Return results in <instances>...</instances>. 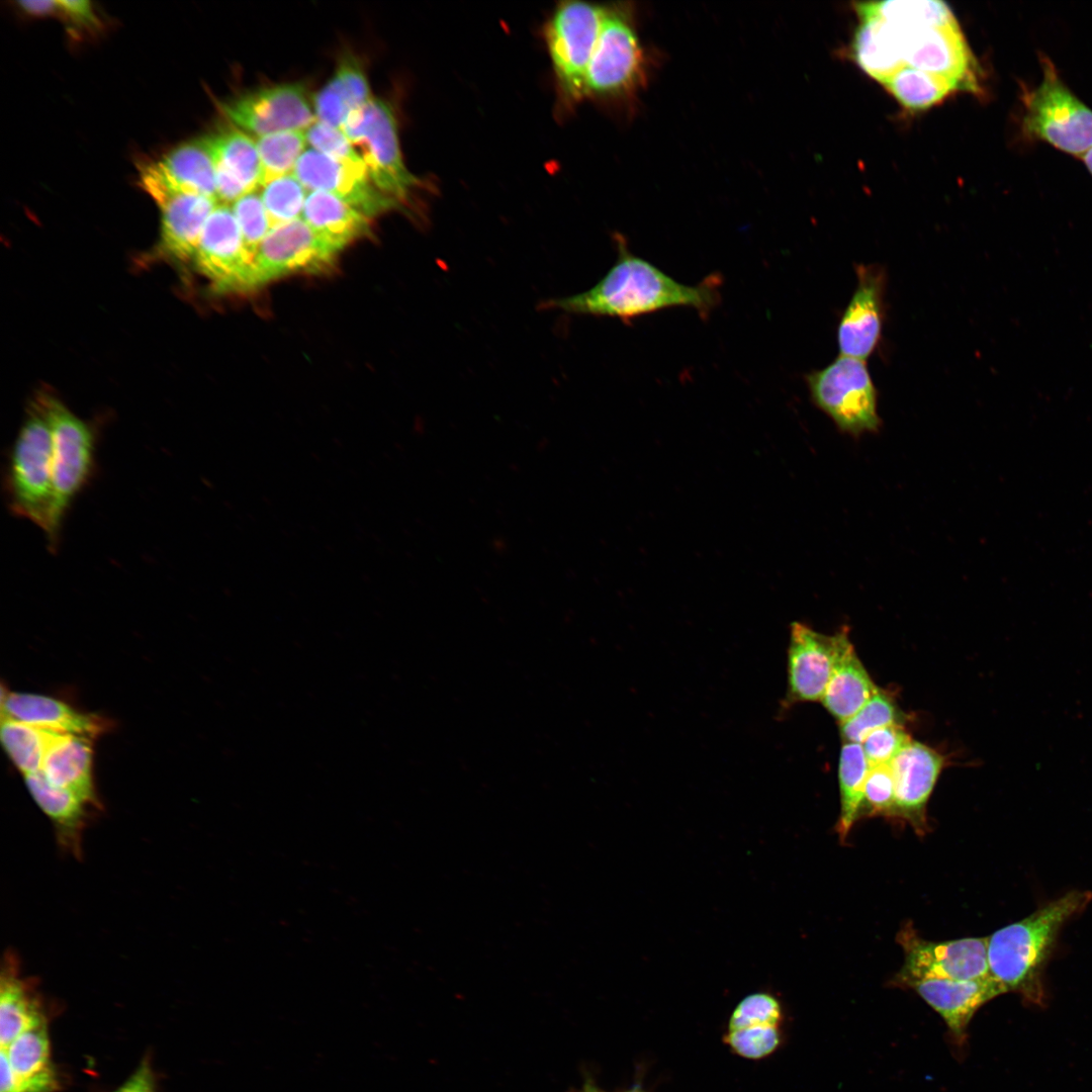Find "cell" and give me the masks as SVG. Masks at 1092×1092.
<instances>
[{"mask_svg": "<svg viewBox=\"0 0 1092 1092\" xmlns=\"http://www.w3.org/2000/svg\"><path fill=\"white\" fill-rule=\"evenodd\" d=\"M271 229L301 217L306 189L294 175L276 178L260 193Z\"/></svg>", "mask_w": 1092, "mask_h": 1092, "instance_id": "d590c367", "label": "cell"}, {"mask_svg": "<svg viewBox=\"0 0 1092 1092\" xmlns=\"http://www.w3.org/2000/svg\"><path fill=\"white\" fill-rule=\"evenodd\" d=\"M860 20L853 38V56L868 75L883 83L905 66L900 31L878 17Z\"/></svg>", "mask_w": 1092, "mask_h": 1092, "instance_id": "83f0119b", "label": "cell"}, {"mask_svg": "<svg viewBox=\"0 0 1092 1092\" xmlns=\"http://www.w3.org/2000/svg\"><path fill=\"white\" fill-rule=\"evenodd\" d=\"M156 165L173 188L217 200L215 167L205 138L179 145Z\"/></svg>", "mask_w": 1092, "mask_h": 1092, "instance_id": "f1b7e54d", "label": "cell"}, {"mask_svg": "<svg viewBox=\"0 0 1092 1092\" xmlns=\"http://www.w3.org/2000/svg\"><path fill=\"white\" fill-rule=\"evenodd\" d=\"M899 942L905 950V962L897 978L902 985L927 978L977 980L990 976L988 937L937 942L924 940L913 930L905 929L899 934Z\"/></svg>", "mask_w": 1092, "mask_h": 1092, "instance_id": "4fadbf2b", "label": "cell"}, {"mask_svg": "<svg viewBox=\"0 0 1092 1092\" xmlns=\"http://www.w3.org/2000/svg\"><path fill=\"white\" fill-rule=\"evenodd\" d=\"M869 767L861 744L844 742L838 764L840 815L836 825L841 841L846 839L862 808Z\"/></svg>", "mask_w": 1092, "mask_h": 1092, "instance_id": "4dcf8cb0", "label": "cell"}, {"mask_svg": "<svg viewBox=\"0 0 1092 1092\" xmlns=\"http://www.w3.org/2000/svg\"><path fill=\"white\" fill-rule=\"evenodd\" d=\"M217 291H248L255 286L250 259L232 207L219 203L209 215L193 260Z\"/></svg>", "mask_w": 1092, "mask_h": 1092, "instance_id": "7c38bea8", "label": "cell"}, {"mask_svg": "<svg viewBox=\"0 0 1092 1092\" xmlns=\"http://www.w3.org/2000/svg\"><path fill=\"white\" fill-rule=\"evenodd\" d=\"M52 433L53 510L50 550L57 549L66 513L88 483L95 464V434L55 396L41 394Z\"/></svg>", "mask_w": 1092, "mask_h": 1092, "instance_id": "8992f818", "label": "cell"}, {"mask_svg": "<svg viewBox=\"0 0 1092 1092\" xmlns=\"http://www.w3.org/2000/svg\"><path fill=\"white\" fill-rule=\"evenodd\" d=\"M859 17L881 18L901 29L943 26L957 22L952 12L941 1L889 0L859 3Z\"/></svg>", "mask_w": 1092, "mask_h": 1092, "instance_id": "f546056e", "label": "cell"}, {"mask_svg": "<svg viewBox=\"0 0 1092 1092\" xmlns=\"http://www.w3.org/2000/svg\"><path fill=\"white\" fill-rule=\"evenodd\" d=\"M1091 898L1088 891L1069 892L988 937L989 974L1005 993L1017 992L1033 1004L1043 1002L1041 976L1057 935Z\"/></svg>", "mask_w": 1092, "mask_h": 1092, "instance_id": "7a4b0ae2", "label": "cell"}, {"mask_svg": "<svg viewBox=\"0 0 1092 1092\" xmlns=\"http://www.w3.org/2000/svg\"><path fill=\"white\" fill-rule=\"evenodd\" d=\"M342 131L361 157L375 186L401 206L407 204L422 187V180L404 164L391 106L372 97L350 113Z\"/></svg>", "mask_w": 1092, "mask_h": 1092, "instance_id": "5b68a950", "label": "cell"}, {"mask_svg": "<svg viewBox=\"0 0 1092 1092\" xmlns=\"http://www.w3.org/2000/svg\"><path fill=\"white\" fill-rule=\"evenodd\" d=\"M841 632L825 635L793 622L788 648L785 706L821 701L830 679Z\"/></svg>", "mask_w": 1092, "mask_h": 1092, "instance_id": "2e32d148", "label": "cell"}, {"mask_svg": "<svg viewBox=\"0 0 1092 1092\" xmlns=\"http://www.w3.org/2000/svg\"><path fill=\"white\" fill-rule=\"evenodd\" d=\"M617 259L589 289L551 298L541 308L567 314L615 317L629 324L653 312L691 308L703 320L721 301L722 277L711 274L697 284L675 280L648 260L633 254L622 236H615Z\"/></svg>", "mask_w": 1092, "mask_h": 1092, "instance_id": "6da1fadb", "label": "cell"}, {"mask_svg": "<svg viewBox=\"0 0 1092 1092\" xmlns=\"http://www.w3.org/2000/svg\"><path fill=\"white\" fill-rule=\"evenodd\" d=\"M1081 158L1092 175V148H1090Z\"/></svg>", "mask_w": 1092, "mask_h": 1092, "instance_id": "f907efd6", "label": "cell"}, {"mask_svg": "<svg viewBox=\"0 0 1092 1092\" xmlns=\"http://www.w3.org/2000/svg\"><path fill=\"white\" fill-rule=\"evenodd\" d=\"M301 218L317 234L343 250L370 233L371 217L325 191H308Z\"/></svg>", "mask_w": 1092, "mask_h": 1092, "instance_id": "4316f807", "label": "cell"}, {"mask_svg": "<svg viewBox=\"0 0 1092 1092\" xmlns=\"http://www.w3.org/2000/svg\"><path fill=\"white\" fill-rule=\"evenodd\" d=\"M805 381L813 403L841 432L858 437L880 429L877 390L863 360L840 355L825 368L806 374Z\"/></svg>", "mask_w": 1092, "mask_h": 1092, "instance_id": "ba28073f", "label": "cell"}, {"mask_svg": "<svg viewBox=\"0 0 1092 1092\" xmlns=\"http://www.w3.org/2000/svg\"><path fill=\"white\" fill-rule=\"evenodd\" d=\"M153 199L161 210V250L180 262L193 260L203 228L217 200L175 189H166Z\"/></svg>", "mask_w": 1092, "mask_h": 1092, "instance_id": "ffe728a7", "label": "cell"}, {"mask_svg": "<svg viewBox=\"0 0 1092 1092\" xmlns=\"http://www.w3.org/2000/svg\"><path fill=\"white\" fill-rule=\"evenodd\" d=\"M901 724H891L872 731L860 743L869 766L890 764L911 741Z\"/></svg>", "mask_w": 1092, "mask_h": 1092, "instance_id": "ab89813d", "label": "cell"}, {"mask_svg": "<svg viewBox=\"0 0 1092 1092\" xmlns=\"http://www.w3.org/2000/svg\"><path fill=\"white\" fill-rule=\"evenodd\" d=\"M630 1092H640L639 1089L632 1090Z\"/></svg>", "mask_w": 1092, "mask_h": 1092, "instance_id": "f5cc1de1", "label": "cell"}, {"mask_svg": "<svg viewBox=\"0 0 1092 1092\" xmlns=\"http://www.w3.org/2000/svg\"><path fill=\"white\" fill-rule=\"evenodd\" d=\"M23 777L34 802L51 820L59 846L74 857H81L83 832L91 806L74 793L51 784L41 771Z\"/></svg>", "mask_w": 1092, "mask_h": 1092, "instance_id": "cb8c5ba5", "label": "cell"}, {"mask_svg": "<svg viewBox=\"0 0 1092 1092\" xmlns=\"http://www.w3.org/2000/svg\"><path fill=\"white\" fill-rule=\"evenodd\" d=\"M261 162V186L291 174L305 152L303 130H287L257 138L255 141Z\"/></svg>", "mask_w": 1092, "mask_h": 1092, "instance_id": "836d02e7", "label": "cell"}, {"mask_svg": "<svg viewBox=\"0 0 1092 1092\" xmlns=\"http://www.w3.org/2000/svg\"><path fill=\"white\" fill-rule=\"evenodd\" d=\"M606 8L583 1H564L545 26V41L559 94L568 105L584 98V78Z\"/></svg>", "mask_w": 1092, "mask_h": 1092, "instance_id": "52a82bcc", "label": "cell"}, {"mask_svg": "<svg viewBox=\"0 0 1092 1092\" xmlns=\"http://www.w3.org/2000/svg\"><path fill=\"white\" fill-rule=\"evenodd\" d=\"M306 142L313 150L334 159L364 163L342 129L315 120L305 130Z\"/></svg>", "mask_w": 1092, "mask_h": 1092, "instance_id": "ee69618b", "label": "cell"}, {"mask_svg": "<svg viewBox=\"0 0 1092 1092\" xmlns=\"http://www.w3.org/2000/svg\"><path fill=\"white\" fill-rule=\"evenodd\" d=\"M645 57L622 8H606L584 78V97H617L643 81Z\"/></svg>", "mask_w": 1092, "mask_h": 1092, "instance_id": "9c48e42d", "label": "cell"}, {"mask_svg": "<svg viewBox=\"0 0 1092 1092\" xmlns=\"http://www.w3.org/2000/svg\"><path fill=\"white\" fill-rule=\"evenodd\" d=\"M114 1092H156L155 1079L148 1060H144L134 1073Z\"/></svg>", "mask_w": 1092, "mask_h": 1092, "instance_id": "c3c4849f", "label": "cell"}, {"mask_svg": "<svg viewBox=\"0 0 1092 1092\" xmlns=\"http://www.w3.org/2000/svg\"><path fill=\"white\" fill-rule=\"evenodd\" d=\"M863 803L869 809V816L894 817L895 785L890 764L869 767Z\"/></svg>", "mask_w": 1092, "mask_h": 1092, "instance_id": "60d3db41", "label": "cell"}, {"mask_svg": "<svg viewBox=\"0 0 1092 1092\" xmlns=\"http://www.w3.org/2000/svg\"><path fill=\"white\" fill-rule=\"evenodd\" d=\"M330 80L345 97L353 111L372 98L363 66L354 56H343Z\"/></svg>", "mask_w": 1092, "mask_h": 1092, "instance_id": "b9f144b4", "label": "cell"}, {"mask_svg": "<svg viewBox=\"0 0 1092 1092\" xmlns=\"http://www.w3.org/2000/svg\"><path fill=\"white\" fill-rule=\"evenodd\" d=\"M583 1092H601L592 1085H586Z\"/></svg>", "mask_w": 1092, "mask_h": 1092, "instance_id": "816d5d0a", "label": "cell"}, {"mask_svg": "<svg viewBox=\"0 0 1092 1092\" xmlns=\"http://www.w3.org/2000/svg\"><path fill=\"white\" fill-rule=\"evenodd\" d=\"M18 6L32 16H46L59 12L58 1H19Z\"/></svg>", "mask_w": 1092, "mask_h": 1092, "instance_id": "681fc988", "label": "cell"}, {"mask_svg": "<svg viewBox=\"0 0 1092 1092\" xmlns=\"http://www.w3.org/2000/svg\"><path fill=\"white\" fill-rule=\"evenodd\" d=\"M781 1018V1005L774 996L767 993L750 994L734 1009L729 1031L752 1026H778Z\"/></svg>", "mask_w": 1092, "mask_h": 1092, "instance_id": "f35d334b", "label": "cell"}, {"mask_svg": "<svg viewBox=\"0 0 1092 1092\" xmlns=\"http://www.w3.org/2000/svg\"><path fill=\"white\" fill-rule=\"evenodd\" d=\"M341 251L301 217L272 228L259 248L255 286L294 273H323Z\"/></svg>", "mask_w": 1092, "mask_h": 1092, "instance_id": "8fae6325", "label": "cell"}, {"mask_svg": "<svg viewBox=\"0 0 1092 1092\" xmlns=\"http://www.w3.org/2000/svg\"><path fill=\"white\" fill-rule=\"evenodd\" d=\"M898 29L905 65L943 77L958 89L974 93L982 91L978 64L957 22Z\"/></svg>", "mask_w": 1092, "mask_h": 1092, "instance_id": "5bb4252c", "label": "cell"}, {"mask_svg": "<svg viewBox=\"0 0 1092 1092\" xmlns=\"http://www.w3.org/2000/svg\"><path fill=\"white\" fill-rule=\"evenodd\" d=\"M238 128L257 138L287 130H306L315 120L306 88L281 83L245 92L220 104Z\"/></svg>", "mask_w": 1092, "mask_h": 1092, "instance_id": "30bf717a", "label": "cell"}, {"mask_svg": "<svg viewBox=\"0 0 1092 1092\" xmlns=\"http://www.w3.org/2000/svg\"><path fill=\"white\" fill-rule=\"evenodd\" d=\"M47 1022L31 980L20 972V961L8 950L0 976V1044L6 1048L24 1031Z\"/></svg>", "mask_w": 1092, "mask_h": 1092, "instance_id": "603a6c76", "label": "cell"}, {"mask_svg": "<svg viewBox=\"0 0 1092 1092\" xmlns=\"http://www.w3.org/2000/svg\"><path fill=\"white\" fill-rule=\"evenodd\" d=\"M232 209L240 228L245 249L255 265L259 248L271 230L260 193L252 191L245 194L233 203Z\"/></svg>", "mask_w": 1092, "mask_h": 1092, "instance_id": "74e56055", "label": "cell"}, {"mask_svg": "<svg viewBox=\"0 0 1092 1092\" xmlns=\"http://www.w3.org/2000/svg\"><path fill=\"white\" fill-rule=\"evenodd\" d=\"M0 1092H54L58 1087L56 1072L29 1079L17 1078L3 1051L0 1056Z\"/></svg>", "mask_w": 1092, "mask_h": 1092, "instance_id": "bcb514c9", "label": "cell"}, {"mask_svg": "<svg viewBox=\"0 0 1092 1092\" xmlns=\"http://www.w3.org/2000/svg\"><path fill=\"white\" fill-rule=\"evenodd\" d=\"M900 720L901 713L895 702L879 689L854 715L840 722V735L844 742L861 743L872 731L900 724Z\"/></svg>", "mask_w": 1092, "mask_h": 1092, "instance_id": "8d00e7d4", "label": "cell"}, {"mask_svg": "<svg viewBox=\"0 0 1092 1092\" xmlns=\"http://www.w3.org/2000/svg\"><path fill=\"white\" fill-rule=\"evenodd\" d=\"M353 110L339 89L330 80L313 97V112L317 121L342 129Z\"/></svg>", "mask_w": 1092, "mask_h": 1092, "instance_id": "f6af8a7d", "label": "cell"}, {"mask_svg": "<svg viewBox=\"0 0 1092 1092\" xmlns=\"http://www.w3.org/2000/svg\"><path fill=\"white\" fill-rule=\"evenodd\" d=\"M944 756L911 740L890 762L895 785L894 817L908 821L917 833L927 828L926 804L944 766Z\"/></svg>", "mask_w": 1092, "mask_h": 1092, "instance_id": "ac0fdd59", "label": "cell"}, {"mask_svg": "<svg viewBox=\"0 0 1092 1092\" xmlns=\"http://www.w3.org/2000/svg\"><path fill=\"white\" fill-rule=\"evenodd\" d=\"M58 6L59 13L74 24L87 28L98 26V19L89 1L63 0L58 1Z\"/></svg>", "mask_w": 1092, "mask_h": 1092, "instance_id": "7dc6e473", "label": "cell"}, {"mask_svg": "<svg viewBox=\"0 0 1092 1092\" xmlns=\"http://www.w3.org/2000/svg\"><path fill=\"white\" fill-rule=\"evenodd\" d=\"M726 1041L741 1057L760 1059L777 1049L780 1032L778 1026L745 1027L729 1031Z\"/></svg>", "mask_w": 1092, "mask_h": 1092, "instance_id": "7bdbcfd3", "label": "cell"}, {"mask_svg": "<svg viewBox=\"0 0 1092 1092\" xmlns=\"http://www.w3.org/2000/svg\"><path fill=\"white\" fill-rule=\"evenodd\" d=\"M944 1020L954 1038L962 1042L976 1011L994 997L1005 993L991 975L977 980L927 978L907 982Z\"/></svg>", "mask_w": 1092, "mask_h": 1092, "instance_id": "d6986e66", "label": "cell"}, {"mask_svg": "<svg viewBox=\"0 0 1092 1092\" xmlns=\"http://www.w3.org/2000/svg\"><path fill=\"white\" fill-rule=\"evenodd\" d=\"M834 667L821 699L824 708L839 722L854 715L879 690L858 658L848 631H840Z\"/></svg>", "mask_w": 1092, "mask_h": 1092, "instance_id": "484cf974", "label": "cell"}, {"mask_svg": "<svg viewBox=\"0 0 1092 1092\" xmlns=\"http://www.w3.org/2000/svg\"><path fill=\"white\" fill-rule=\"evenodd\" d=\"M57 734L1 716L2 745L23 776L41 770L46 753Z\"/></svg>", "mask_w": 1092, "mask_h": 1092, "instance_id": "d6a6232c", "label": "cell"}, {"mask_svg": "<svg viewBox=\"0 0 1092 1092\" xmlns=\"http://www.w3.org/2000/svg\"><path fill=\"white\" fill-rule=\"evenodd\" d=\"M215 167L217 192L237 197L261 186V162L256 143L237 126L205 138Z\"/></svg>", "mask_w": 1092, "mask_h": 1092, "instance_id": "44dd1931", "label": "cell"}, {"mask_svg": "<svg viewBox=\"0 0 1092 1092\" xmlns=\"http://www.w3.org/2000/svg\"><path fill=\"white\" fill-rule=\"evenodd\" d=\"M1 716L48 731L95 737L104 731V720L79 712L68 704L39 694L8 692L2 694Z\"/></svg>", "mask_w": 1092, "mask_h": 1092, "instance_id": "7402d4cb", "label": "cell"}, {"mask_svg": "<svg viewBox=\"0 0 1092 1092\" xmlns=\"http://www.w3.org/2000/svg\"><path fill=\"white\" fill-rule=\"evenodd\" d=\"M92 760L91 738L59 733L46 753L40 771L54 786L68 790L89 806L98 808Z\"/></svg>", "mask_w": 1092, "mask_h": 1092, "instance_id": "d4e9b609", "label": "cell"}, {"mask_svg": "<svg viewBox=\"0 0 1092 1092\" xmlns=\"http://www.w3.org/2000/svg\"><path fill=\"white\" fill-rule=\"evenodd\" d=\"M5 491L10 512L39 527L52 540V433L36 399L30 405L8 456Z\"/></svg>", "mask_w": 1092, "mask_h": 1092, "instance_id": "3957f363", "label": "cell"}, {"mask_svg": "<svg viewBox=\"0 0 1092 1092\" xmlns=\"http://www.w3.org/2000/svg\"><path fill=\"white\" fill-rule=\"evenodd\" d=\"M882 84L901 105L911 110L929 108L958 90L947 79L907 65Z\"/></svg>", "mask_w": 1092, "mask_h": 1092, "instance_id": "1f68e13d", "label": "cell"}, {"mask_svg": "<svg viewBox=\"0 0 1092 1092\" xmlns=\"http://www.w3.org/2000/svg\"><path fill=\"white\" fill-rule=\"evenodd\" d=\"M1 1051L19 1079L35 1078L55 1072L50 1062L47 1022L24 1031L6 1048H1Z\"/></svg>", "mask_w": 1092, "mask_h": 1092, "instance_id": "e575fe53", "label": "cell"}, {"mask_svg": "<svg viewBox=\"0 0 1092 1092\" xmlns=\"http://www.w3.org/2000/svg\"><path fill=\"white\" fill-rule=\"evenodd\" d=\"M855 271L857 285L839 322L837 345L840 355L864 361L882 336L886 273L874 264H859Z\"/></svg>", "mask_w": 1092, "mask_h": 1092, "instance_id": "e0dca14e", "label": "cell"}, {"mask_svg": "<svg viewBox=\"0 0 1092 1092\" xmlns=\"http://www.w3.org/2000/svg\"><path fill=\"white\" fill-rule=\"evenodd\" d=\"M293 175L306 190L333 194L369 217L401 207L375 186L364 163L334 159L308 149L297 161Z\"/></svg>", "mask_w": 1092, "mask_h": 1092, "instance_id": "9a60e30c", "label": "cell"}, {"mask_svg": "<svg viewBox=\"0 0 1092 1092\" xmlns=\"http://www.w3.org/2000/svg\"><path fill=\"white\" fill-rule=\"evenodd\" d=\"M1039 62L1041 82L1021 89L1022 135L1082 157L1092 148V110L1066 86L1048 56L1040 54Z\"/></svg>", "mask_w": 1092, "mask_h": 1092, "instance_id": "277c9868", "label": "cell"}]
</instances>
